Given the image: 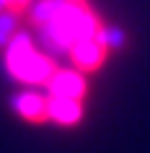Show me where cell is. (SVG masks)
I'll return each instance as SVG.
<instances>
[{
    "instance_id": "30bf717a",
    "label": "cell",
    "mask_w": 150,
    "mask_h": 153,
    "mask_svg": "<svg viewBox=\"0 0 150 153\" xmlns=\"http://www.w3.org/2000/svg\"><path fill=\"white\" fill-rule=\"evenodd\" d=\"M5 5H8V10H13V13H24V10L31 8V0H5Z\"/></svg>"
},
{
    "instance_id": "8992f818",
    "label": "cell",
    "mask_w": 150,
    "mask_h": 153,
    "mask_svg": "<svg viewBox=\"0 0 150 153\" xmlns=\"http://www.w3.org/2000/svg\"><path fill=\"white\" fill-rule=\"evenodd\" d=\"M31 52H36V49H34V39H31V34L18 31L16 36H13V42L5 47V70L13 73L18 65L26 60V57L31 55Z\"/></svg>"
},
{
    "instance_id": "6da1fadb",
    "label": "cell",
    "mask_w": 150,
    "mask_h": 153,
    "mask_svg": "<svg viewBox=\"0 0 150 153\" xmlns=\"http://www.w3.org/2000/svg\"><path fill=\"white\" fill-rule=\"evenodd\" d=\"M67 57H70L72 68L86 75V73H96L98 68H103L109 52H106V47L98 42V36H91V39L75 42V44L70 47V55Z\"/></svg>"
},
{
    "instance_id": "277c9868",
    "label": "cell",
    "mask_w": 150,
    "mask_h": 153,
    "mask_svg": "<svg viewBox=\"0 0 150 153\" xmlns=\"http://www.w3.org/2000/svg\"><path fill=\"white\" fill-rule=\"evenodd\" d=\"M10 109L24 117V120L34 122V125H44L49 122V114H47V96H41L36 91H24V94H16L10 99Z\"/></svg>"
},
{
    "instance_id": "3957f363",
    "label": "cell",
    "mask_w": 150,
    "mask_h": 153,
    "mask_svg": "<svg viewBox=\"0 0 150 153\" xmlns=\"http://www.w3.org/2000/svg\"><path fill=\"white\" fill-rule=\"evenodd\" d=\"M55 70H57V62H55L49 55H44V52H31V55L26 57L24 62L18 65L13 73H10V75H13V78H18L21 83L47 86L49 78L55 75Z\"/></svg>"
},
{
    "instance_id": "ba28073f",
    "label": "cell",
    "mask_w": 150,
    "mask_h": 153,
    "mask_svg": "<svg viewBox=\"0 0 150 153\" xmlns=\"http://www.w3.org/2000/svg\"><path fill=\"white\" fill-rule=\"evenodd\" d=\"M98 42H101L103 47H106V52H124L127 44H129V36H127V31L122 29V26H111V24H101V29H98Z\"/></svg>"
},
{
    "instance_id": "7a4b0ae2",
    "label": "cell",
    "mask_w": 150,
    "mask_h": 153,
    "mask_svg": "<svg viewBox=\"0 0 150 153\" xmlns=\"http://www.w3.org/2000/svg\"><path fill=\"white\" fill-rule=\"evenodd\" d=\"M49 96H60V99H72V101H83L88 94V81L83 73H78L75 68H57L55 75L47 83Z\"/></svg>"
},
{
    "instance_id": "52a82bcc",
    "label": "cell",
    "mask_w": 150,
    "mask_h": 153,
    "mask_svg": "<svg viewBox=\"0 0 150 153\" xmlns=\"http://www.w3.org/2000/svg\"><path fill=\"white\" fill-rule=\"evenodd\" d=\"M62 5H65V0H36L31 8H29V24L34 29H39L44 24H52Z\"/></svg>"
},
{
    "instance_id": "8fae6325",
    "label": "cell",
    "mask_w": 150,
    "mask_h": 153,
    "mask_svg": "<svg viewBox=\"0 0 150 153\" xmlns=\"http://www.w3.org/2000/svg\"><path fill=\"white\" fill-rule=\"evenodd\" d=\"M3 10H8V5H5V0H0V13H3Z\"/></svg>"
},
{
    "instance_id": "5b68a950",
    "label": "cell",
    "mask_w": 150,
    "mask_h": 153,
    "mask_svg": "<svg viewBox=\"0 0 150 153\" xmlns=\"http://www.w3.org/2000/svg\"><path fill=\"white\" fill-rule=\"evenodd\" d=\"M47 114L49 122L72 127L83 120V101H72V99H60V96H47Z\"/></svg>"
},
{
    "instance_id": "9c48e42d",
    "label": "cell",
    "mask_w": 150,
    "mask_h": 153,
    "mask_svg": "<svg viewBox=\"0 0 150 153\" xmlns=\"http://www.w3.org/2000/svg\"><path fill=\"white\" fill-rule=\"evenodd\" d=\"M18 31H21V16L13 10H3L0 13V52L13 42Z\"/></svg>"
}]
</instances>
